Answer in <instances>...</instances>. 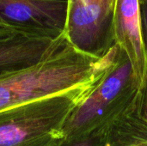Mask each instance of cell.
<instances>
[{
  "mask_svg": "<svg viewBox=\"0 0 147 146\" xmlns=\"http://www.w3.org/2000/svg\"><path fill=\"white\" fill-rule=\"evenodd\" d=\"M119 52L115 44L103 55L90 54L72 45L62 33L38 60L0 72V112L96 82Z\"/></svg>",
  "mask_w": 147,
  "mask_h": 146,
  "instance_id": "cell-1",
  "label": "cell"
},
{
  "mask_svg": "<svg viewBox=\"0 0 147 146\" xmlns=\"http://www.w3.org/2000/svg\"><path fill=\"white\" fill-rule=\"evenodd\" d=\"M96 82L0 112V146H57L68 117Z\"/></svg>",
  "mask_w": 147,
  "mask_h": 146,
  "instance_id": "cell-2",
  "label": "cell"
},
{
  "mask_svg": "<svg viewBox=\"0 0 147 146\" xmlns=\"http://www.w3.org/2000/svg\"><path fill=\"white\" fill-rule=\"evenodd\" d=\"M139 88L132 66L120 49L113 65L75 107L64 126V139L99 131L134 99Z\"/></svg>",
  "mask_w": 147,
  "mask_h": 146,
  "instance_id": "cell-3",
  "label": "cell"
},
{
  "mask_svg": "<svg viewBox=\"0 0 147 146\" xmlns=\"http://www.w3.org/2000/svg\"><path fill=\"white\" fill-rule=\"evenodd\" d=\"M115 3L116 0H67L64 34L78 49L103 55L115 44Z\"/></svg>",
  "mask_w": 147,
  "mask_h": 146,
  "instance_id": "cell-4",
  "label": "cell"
},
{
  "mask_svg": "<svg viewBox=\"0 0 147 146\" xmlns=\"http://www.w3.org/2000/svg\"><path fill=\"white\" fill-rule=\"evenodd\" d=\"M67 0H0V26L54 39L64 32Z\"/></svg>",
  "mask_w": 147,
  "mask_h": 146,
  "instance_id": "cell-5",
  "label": "cell"
},
{
  "mask_svg": "<svg viewBox=\"0 0 147 146\" xmlns=\"http://www.w3.org/2000/svg\"><path fill=\"white\" fill-rule=\"evenodd\" d=\"M115 44L127 55L138 88L147 80V50L140 0H116L113 17Z\"/></svg>",
  "mask_w": 147,
  "mask_h": 146,
  "instance_id": "cell-6",
  "label": "cell"
},
{
  "mask_svg": "<svg viewBox=\"0 0 147 146\" xmlns=\"http://www.w3.org/2000/svg\"><path fill=\"white\" fill-rule=\"evenodd\" d=\"M95 133L102 146H147V80L125 108Z\"/></svg>",
  "mask_w": 147,
  "mask_h": 146,
  "instance_id": "cell-7",
  "label": "cell"
},
{
  "mask_svg": "<svg viewBox=\"0 0 147 146\" xmlns=\"http://www.w3.org/2000/svg\"><path fill=\"white\" fill-rule=\"evenodd\" d=\"M53 40L22 34L0 39V72L38 60Z\"/></svg>",
  "mask_w": 147,
  "mask_h": 146,
  "instance_id": "cell-8",
  "label": "cell"
},
{
  "mask_svg": "<svg viewBox=\"0 0 147 146\" xmlns=\"http://www.w3.org/2000/svg\"><path fill=\"white\" fill-rule=\"evenodd\" d=\"M57 146H102L101 136L98 133H92L84 136L63 139Z\"/></svg>",
  "mask_w": 147,
  "mask_h": 146,
  "instance_id": "cell-9",
  "label": "cell"
},
{
  "mask_svg": "<svg viewBox=\"0 0 147 146\" xmlns=\"http://www.w3.org/2000/svg\"><path fill=\"white\" fill-rule=\"evenodd\" d=\"M140 3L143 34H144V39H145V43L147 50V0H140Z\"/></svg>",
  "mask_w": 147,
  "mask_h": 146,
  "instance_id": "cell-10",
  "label": "cell"
}]
</instances>
